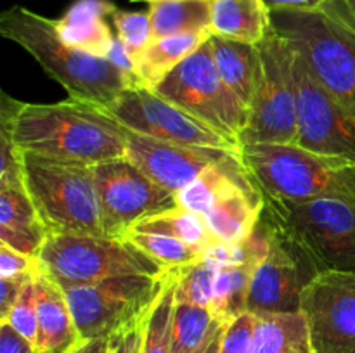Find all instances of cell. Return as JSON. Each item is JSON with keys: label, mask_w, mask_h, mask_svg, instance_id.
<instances>
[{"label": "cell", "mask_w": 355, "mask_h": 353, "mask_svg": "<svg viewBox=\"0 0 355 353\" xmlns=\"http://www.w3.org/2000/svg\"><path fill=\"white\" fill-rule=\"evenodd\" d=\"M12 135L23 152L59 161L94 166L127 154L125 128L101 107L71 97L55 104L23 102Z\"/></svg>", "instance_id": "6da1fadb"}, {"label": "cell", "mask_w": 355, "mask_h": 353, "mask_svg": "<svg viewBox=\"0 0 355 353\" xmlns=\"http://www.w3.org/2000/svg\"><path fill=\"white\" fill-rule=\"evenodd\" d=\"M270 26L293 47L312 78L355 113V10L347 0L314 9L270 10Z\"/></svg>", "instance_id": "7a4b0ae2"}, {"label": "cell", "mask_w": 355, "mask_h": 353, "mask_svg": "<svg viewBox=\"0 0 355 353\" xmlns=\"http://www.w3.org/2000/svg\"><path fill=\"white\" fill-rule=\"evenodd\" d=\"M3 38L23 47L52 80L80 102L106 107L125 90L130 80L106 57L89 54L66 44L55 21L24 7H10L0 16Z\"/></svg>", "instance_id": "3957f363"}, {"label": "cell", "mask_w": 355, "mask_h": 353, "mask_svg": "<svg viewBox=\"0 0 355 353\" xmlns=\"http://www.w3.org/2000/svg\"><path fill=\"white\" fill-rule=\"evenodd\" d=\"M241 158L263 196L281 201L338 199L355 204V163L297 144L243 145Z\"/></svg>", "instance_id": "277c9868"}, {"label": "cell", "mask_w": 355, "mask_h": 353, "mask_svg": "<svg viewBox=\"0 0 355 353\" xmlns=\"http://www.w3.org/2000/svg\"><path fill=\"white\" fill-rule=\"evenodd\" d=\"M23 170L49 235H104L94 166L23 152Z\"/></svg>", "instance_id": "5b68a950"}, {"label": "cell", "mask_w": 355, "mask_h": 353, "mask_svg": "<svg viewBox=\"0 0 355 353\" xmlns=\"http://www.w3.org/2000/svg\"><path fill=\"white\" fill-rule=\"evenodd\" d=\"M262 197L266 217L312 256L321 273L355 272V204Z\"/></svg>", "instance_id": "8992f818"}, {"label": "cell", "mask_w": 355, "mask_h": 353, "mask_svg": "<svg viewBox=\"0 0 355 353\" xmlns=\"http://www.w3.org/2000/svg\"><path fill=\"white\" fill-rule=\"evenodd\" d=\"M38 262L64 289L128 273L159 275L166 270L127 237L110 235H49Z\"/></svg>", "instance_id": "52a82bcc"}, {"label": "cell", "mask_w": 355, "mask_h": 353, "mask_svg": "<svg viewBox=\"0 0 355 353\" xmlns=\"http://www.w3.org/2000/svg\"><path fill=\"white\" fill-rule=\"evenodd\" d=\"M259 52L262 71L250 104L248 121L238 137L239 147L252 144H297V54L272 28L259 44Z\"/></svg>", "instance_id": "ba28073f"}, {"label": "cell", "mask_w": 355, "mask_h": 353, "mask_svg": "<svg viewBox=\"0 0 355 353\" xmlns=\"http://www.w3.org/2000/svg\"><path fill=\"white\" fill-rule=\"evenodd\" d=\"M168 269L159 275L128 273L66 291L80 339L113 338L144 317L165 286Z\"/></svg>", "instance_id": "9c48e42d"}, {"label": "cell", "mask_w": 355, "mask_h": 353, "mask_svg": "<svg viewBox=\"0 0 355 353\" xmlns=\"http://www.w3.org/2000/svg\"><path fill=\"white\" fill-rule=\"evenodd\" d=\"M155 92L234 142L248 121V106L222 82L215 68L210 38L165 76Z\"/></svg>", "instance_id": "30bf717a"}, {"label": "cell", "mask_w": 355, "mask_h": 353, "mask_svg": "<svg viewBox=\"0 0 355 353\" xmlns=\"http://www.w3.org/2000/svg\"><path fill=\"white\" fill-rule=\"evenodd\" d=\"M104 235L123 237L137 221L172 210L177 194L153 182L127 156L94 165Z\"/></svg>", "instance_id": "8fae6325"}, {"label": "cell", "mask_w": 355, "mask_h": 353, "mask_svg": "<svg viewBox=\"0 0 355 353\" xmlns=\"http://www.w3.org/2000/svg\"><path fill=\"white\" fill-rule=\"evenodd\" d=\"M270 228L269 251L255 266L248 294L253 315L300 311L305 287L321 273L312 256L266 217Z\"/></svg>", "instance_id": "7c38bea8"}, {"label": "cell", "mask_w": 355, "mask_h": 353, "mask_svg": "<svg viewBox=\"0 0 355 353\" xmlns=\"http://www.w3.org/2000/svg\"><path fill=\"white\" fill-rule=\"evenodd\" d=\"M121 127L158 141L184 145L239 151L238 142L218 134L207 123L149 89H128L110 106L101 107Z\"/></svg>", "instance_id": "4fadbf2b"}, {"label": "cell", "mask_w": 355, "mask_h": 353, "mask_svg": "<svg viewBox=\"0 0 355 353\" xmlns=\"http://www.w3.org/2000/svg\"><path fill=\"white\" fill-rule=\"evenodd\" d=\"M295 78L298 99L297 145L355 163L354 111L326 92L298 55L295 59Z\"/></svg>", "instance_id": "5bb4252c"}, {"label": "cell", "mask_w": 355, "mask_h": 353, "mask_svg": "<svg viewBox=\"0 0 355 353\" xmlns=\"http://www.w3.org/2000/svg\"><path fill=\"white\" fill-rule=\"evenodd\" d=\"M305 315L314 353H355V272H322L305 287Z\"/></svg>", "instance_id": "9a60e30c"}, {"label": "cell", "mask_w": 355, "mask_h": 353, "mask_svg": "<svg viewBox=\"0 0 355 353\" xmlns=\"http://www.w3.org/2000/svg\"><path fill=\"white\" fill-rule=\"evenodd\" d=\"M125 128V127H123ZM127 158L153 182L179 192L208 168L241 158V149H214L158 141L125 128Z\"/></svg>", "instance_id": "2e32d148"}, {"label": "cell", "mask_w": 355, "mask_h": 353, "mask_svg": "<svg viewBox=\"0 0 355 353\" xmlns=\"http://www.w3.org/2000/svg\"><path fill=\"white\" fill-rule=\"evenodd\" d=\"M35 296L38 317V353H66L80 339L66 291L40 266L35 270Z\"/></svg>", "instance_id": "e0dca14e"}, {"label": "cell", "mask_w": 355, "mask_h": 353, "mask_svg": "<svg viewBox=\"0 0 355 353\" xmlns=\"http://www.w3.org/2000/svg\"><path fill=\"white\" fill-rule=\"evenodd\" d=\"M262 210L263 197L255 182H236L217 197L203 218L215 241L236 244L255 228Z\"/></svg>", "instance_id": "ac0fdd59"}, {"label": "cell", "mask_w": 355, "mask_h": 353, "mask_svg": "<svg viewBox=\"0 0 355 353\" xmlns=\"http://www.w3.org/2000/svg\"><path fill=\"white\" fill-rule=\"evenodd\" d=\"M49 234L23 185H0V242L38 258Z\"/></svg>", "instance_id": "d6986e66"}, {"label": "cell", "mask_w": 355, "mask_h": 353, "mask_svg": "<svg viewBox=\"0 0 355 353\" xmlns=\"http://www.w3.org/2000/svg\"><path fill=\"white\" fill-rule=\"evenodd\" d=\"M116 10L107 0H78L55 21L58 33L71 47L106 57L116 35L111 33L106 17Z\"/></svg>", "instance_id": "ffe728a7"}, {"label": "cell", "mask_w": 355, "mask_h": 353, "mask_svg": "<svg viewBox=\"0 0 355 353\" xmlns=\"http://www.w3.org/2000/svg\"><path fill=\"white\" fill-rule=\"evenodd\" d=\"M210 44L215 68H217L222 82L250 109L260 78V71H262L259 45L229 40V38L215 37V35L210 37Z\"/></svg>", "instance_id": "44dd1931"}, {"label": "cell", "mask_w": 355, "mask_h": 353, "mask_svg": "<svg viewBox=\"0 0 355 353\" xmlns=\"http://www.w3.org/2000/svg\"><path fill=\"white\" fill-rule=\"evenodd\" d=\"M270 9L263 0H211L210 33L259 45L270 31Z\"/></svg>", "instance_id": "7402d4cb"}, {"label": "cell", "mask_w": 355, "mask_h": 353, "mask_svg": "<svg viewBox=\"0 0 355 353\" xmlns=\"http://www.w3.org/2000/svg\"><path fill=\"white\" fill-rule=\"evenodd\" d=\"M210 37L211 33L208 31H198L155 38L134 61L139 85L142 89L155 90L165 76L193 55Z\"/></svg>", "instance_id": "603a6c76"}, {"label": "cell", "mask_w": 355, "mask_h": 353, "mask_svg": "<svg viewBox=\"0 0 355 353\" xmlns=\"http://www.w3.org/2000/svg\"><path fill=\"white\" fill-rule=\"evenodd\" d=\"M253 353H314L302 311L257 315Z\"/></svg>", "instance_id": "cb8c5ba5"}, {"label": "cell", "mask_w": 355, "mask_h": 353, "mask_svg": "<svg viewBox=\"0 0 355 353\" xmlns=\"http://www.w3.org/2000/svg\"><path fill=\"white\" fill-rule=\"evenodd\" d=\"M155 38L180 33H210L211 0H156L149 3Z\"/></svg>", "instance_id": "d4e9b609"}, {"label": "cell", "mask_w": 355, "mask_h": 353, "mask_svg": "<svg viewBox=\"0 0 355 353\" xmlns=\"http://www.w3.org/2000/svg\"><path fill=\"white\" fill-rule=\"evenodd\" d=\"M236 182H252V176L246 170L243 158L227 165L211 166L207 172L201 173L194 182L177 192V204L184 210L205 215L214 206L217 197Z\"/></svg>", "instance_id": "484cf974"}, {"label": "cell", "mask_w": 355, "mask_h": 353, "mask_svg": "<svg viewBox=\"0 0 355 353\" xmlns=\"http://www.w3.org/2000/svg\"><path fill=\"white\" fill-rule=\"evenodd\" d=\"M130 230L168 235V237L180 239V241L205 249V251H207L214 242H217L214 239V235L210 234V230H208L203 215L184 210V208L180 206L162 211V213L151 215V217L137 221Z\"/></svg>", "instance_id": "4316f807"}, {"label": "cell", "mask_w": 355, "mask_h": 353, "mask_svg": "<svg viewBox=\"0 0 355 353\" xmlns=\"http://www.w3.org/2000/svg\"><path fill=\"white\" fill-rule=\"evenodd\" d=\"M255 266L253 263L218 266L215 275L214 300L210 305L215 317L229 322L248 311L250 284Z\"/></svg>", "instance_id": "83f0119b"}, {"label": "cell", "mask_w": 355, "mask_h": 353, "mask_svg": "<svg viewBox=\"0 0 355 353\" xmlns=\"http://www.w3.org/2000/svg\"><path fill=\"white\" fill-rule=\"evenodd\" d=\"M179 269H168L165 286L144 318L141 353H172V322Z\"/></svg>", "instance_id": "f1b7e54d"}, {"label": "cell", "mask_w": 355, "mask_h": 353, "mask_svg": "<svg viewBox=\"0 0 355 353\" xmlns=\"http://www.w3.org/2000/svg\"><path fill=\"white\" fill-rule=\"evenodd\" d=\"M23 100L10 97L7 92L0 96V185H23V151L17 147L12 135L14 114Z\"/></svg>", "instance_id": "f546056e"}, {"label": "cell", "mask_w": 355, "mask_h": 353, "mask_svg": "<svg viewBox=\"0 0 355 353\" xmlns=\"http://www.w3.org/2000/svg\"><path fill=\"white\" fill-rule=\"evenodd\" d=\"M123 237L134 242L139 249H142L146 255L151 256L165 269H180V266L200 262L205 256V249L187 244L180 239L168 237V235L130 230Z\"/></svg>", "instance_id": "4dcf8cb0"}, {"label": "cell", "mask_w": 355, "mask_h": 353, "mask_svg": "<svg viewBox=\"0 0 355 353\" xmlns=\"http://www.w3.org/2000/svg\"><path fill=\"white\" fill-rule=\"evenodd\" d=\"M210 308L180 303L175 300L172 322V353H193L215 320Z\"/></svg>", "instance_id": "1f68e13d"}, {"label": "cell", "mask_w": 355, "mask_h": 353, "mask_svg": "<svg viewBox=\"0 0 355 353\" xmlns=\"http://www.w3.org/2000/svg\"><path fill=\"white\" fill-rule=\"evenodd\" d=\"M215 275H217V266L208 262L205 256L200 262L180 266L177 275L175 300L180 303L210 308L214 300Z\"/></svg>", "instance_id": "d6a6232c"}, {"label": "cell", "mask_w": 355, "mask_h": 353, "mask_svg": "<svg viewBox=\"0 0 355 353\" xmlns=\"http://www.w3.org/2000/svg\"><path fill=\"white\" fill-rule=\"evenodd\" d=\"M111 21L116 30V37L127 47L128 54L135 61L139 54L155 40L153 24L148 12H132L116 9L111 14Z\"/></svg>", "instance_id": "836d02e7"}, {"label": "cell", "mask_w": 355, "mask_h": 353, "mask_svg": "<svg viewBox=\"0 0 355 353\" xmlns=\"http://www.w3.org/2000/svg\"><path fill=\"white\" fill-rule=\"evenodd\" d=\"M35 277V273H33ZM24 286L23 293L17 298L16 305L3 322L12 325L23 338L37 345L38 339V317H37V296H35V279Z\"/></svg>", "instance_id": "e575fe53"}, {"label": "cell", "mask_w": 355, "mask_h": 353, "mask_svg": "<svg viewBox=\"0 0 355 353\" xmlns=\"http://www.w3.org/2000/svg\"><path fill=\"white\" fill-rule=\"evenodd\" d=\"M257 315L245 311L227 322L220 353H253Z\"/></svg>", "instance_id": "d590c367"}, {"label": "cell", "mask_w": 355, "mask_h": 353, "mask_svg": "<svg viewBox=\"0 0 355 353\" xmlns=\"http://www.w3.org/2000/svg\"><path fill=\"white\" fill-rule=\"evenodd\" d=\"M38 266V258L23 255L16 249L0 242V277H16L23 273L35 272Z\"/></svg>", "instance_id": "8d00e7d4"}, {"label": "cell", "mask_w": 355, "mask_h": 353, "mask_svg": "<svg viewBox=\"0 0 355 353\" xmlns=\"http://www.w3.org/2000/svg\"><path fill=\"white\" fill-rule=\"evenodd\" d=\"M33 273L35 272L23 273V275L16 277H0V322L6 320L7 315L10 314L12 307L16 305L17 298L21 296L24 286L30 282Z\"/></svg>", "instance_id": "74e56055"}, {"label": "cell", "mask_w": 355, "mask_h": 353, "mask_svg": "<svg viewBox=\"0 0 355 353\" xmlns=\"http://www.w3.org/2000/svg\"><path fill=\"white\" fill-rule=\"evenodd\" d=\"M144 318L146 315L113 336V353H141Z\"/></svg>", "instance_id": "f35d334b"}, {"label": "cell", "mask_w": 355, "mask_h": 353, "mask_svg": "<svg viewBox=\"0 0 355 353\" xmlns=\"http://www.w3.org/2000/svg\"><path fill=\"white\" fill-rule=\"evenodd\" d=\"M0 353H38L33 343L19 334L12 325L0 322Z\"/></svg>", "instance_id": "ab89813d"}, {"label": "cell", "mask_w": 355, "mask_h": 353, "mask_svg": "<svg viewBox=\"0 0 355 353\" xmlns=\"http://www.w3.org/2000/svg\"><path fill=\"white\" fill-rule=\"evenodd\" d=\"M225 325L227 322L220 320V318H215L214 324H211L210 331L205 336V339L201 341V345L194 350L193 353H220L222 346V338H224Z\"/></svg>", "instance_id": "60d3db41"}, {"label": "cell", "mask_w": 355, "mask_h": 353, "mask_svg": "<svg viewBox=\"0 0 355 353\" xmlns=\"http://www.w3.org/2000/svg\"><path fill=\"white\" fill-rule=\"evenodd\" d=\"M111 341L113 338L82 339L78 345H75L66 353H111Z\"/></svg>", "instance_id": "b9f144b4"}, {"label": "cell", "mask_w": 355, "mask_h": 353, "mask_svg": "<svg viewBox=\"0 0 355 353\" xmlns=\"http://www.w3.org/2000/svg\"><path fill=\"white\" fill-rule=\"evenodd\" d=\"M270 10L276 9H314L328 0H263Z\"/></svg>", "instance_id": "7bdbcfd3"}, {"label": "cell", "mask_w": 355, "mask_h": 353, "mask_svg": "<svg viewBox=\"0 0 355 353\" xmlns=\"http://www.w3.org/2000/svg\"><path fill=\"white\" fill-rule=\"evenodd\" d=\"M347 2H349L350 7H352V9L355 10V0H347Z\"/></svg>", "instance_id": "ee69618b"}, {"label": "cell", "mask_w": 355, "mask_h": 353, "mask_svg": "<svg viewBox=\"0 0 355 353\" xmlns=\"http://www.w3.org/2000/svg\"><path fill=\"white\" fill-rule=\"evenodd\" d=\"M134 2H149L151 3V2H156V0H134Z\"/></svg>", "instance_id": "f6af8a7d"}, {"label": "cell", "mask_w": 355, "mask_h": 353, "mask_svg": "<svg viewBox=\"0 0 355 353\" xmlns=\"http://www.w3.org/2000/svg\"><path fill=\"white\" fill-rule=\"evenodd\" d=\"M111 353H113V341H111Z\"/></svg>", "instance_id": "bcb514c9"}]
</instances>
